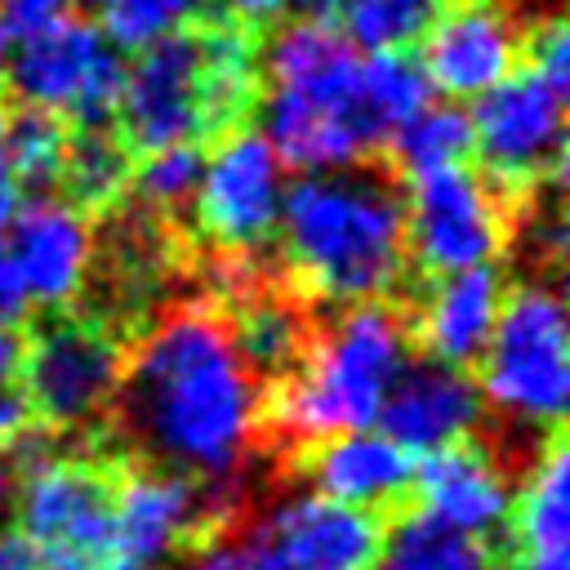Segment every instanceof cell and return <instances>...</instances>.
I'll return each mask as SVG.
<instances>
[{"label": "cell", "mask_w": 570, "mask_h": 570, "mask_svg": "<svg viewBox=\"0 0 570 570\" xmlns=\"http://www.w3.org/2000/svg\"><path fill=\"white\" fill-rule=\"evenodd\" d=\"M111 401L134 450L200 485L236 481L263 423L258 374L214 307L165 312L120 361Z\"/></svg>", "instance_id": "cell-1"}, {"label": "cell", "mask_w": 570, "mask_h": 570, "mask_svg": "<svg viewBox=\"0 0 570 570\" xmlns=\"http://www.w3.org/2000/svg\"><path fill=\"white\" fill-rule=\"evenodd\" d=\"M383 521L370 508L334 503L316 490L281 499L254 530L245 552L276 570H370L379 561Z\"/></svg>", "instance_id": "cell-12"}, {"label": "cell", "mask_w": 570, "mask_h": 570, "mask_svg": "<svg viewBox=\"0 0 570 570\" xmlns=\"http://www.w3.org/2000/svg\"><path fill=\"white\" fill-rule=\"evenodd\" d=\"M18 209V178L9 165V147H4V111H0V232L9 223V214Z\"/></svg>", "instance_id": "cell-36"}, {"label": "cell", "mask_w": 570, "mask_h": 570, "mask_svg": "<svg viewBox=\"0 0 570 570\" xmlns=\"http://www.w3.org/2000/svg\"><path fill=\"white\" fill-rule=\"evenodd\" d=\"M9 53H13V36L0 22V85H4V71H9Z\"/></svg>", "instance_id": "cell-40"}, {"label": "cell", "mask_w": 570, "mask_h": 570, "mask_svg": "<svg viewBox=\"0 0 570 570\" xmlns=\"http://www.w3.org/2000/svg\"><path fill=\"white\" fill-rule=\"evenodd\" d=\"M303 472L316 494L379 512L396 503L401 494H410L414 459L383 432L361 428V432H338V436L316 441L303 459Z\"/></svg>", "instance_id": "cell-18"}, {"label": "cell", "mask_w": 570, "mask_h": 570, "mask_svg": "<svg viewBox=\"0 0 570 570\" xmlns=\"http://www.w3.org/2000/svg\"><path fill=\"white\" fill-rule=\"evenodd\" d=\"M13 503V468H9V459H0V512Z\"/></svg>", "instance_id": "cell-39"}, {"label": "cell", "mask_w": 570, "mask_h": 570, "mask_svg": "<svg viewBox=\"0 0 570 570\" xmlns=\"http://www.w3.org/2000/svg\"><path fill=\"white\" fill-rule=\"evenodd\" d=\"M200 40V62H205V89H209V107L218 129L236 125L249 102H254V85H258V45L249 40V31L240 22H214L196 31Z\"/></svg>", "instance_id": "cell-24"}, {"label": "cell", "mask_w": 570, "mask_h": 570, "mask_svg": "<svg viewBox=\"0 0 570 570\" xmlns=\"http://www.w3.org/2000/svg\"><path fill=\"white\" fill-rule=\"evenodd\" d=\"M428 102H432V80L414 53L392 49L361 58V111L374 142H387L392 129H401Z\"/></svg>", "instance_id": "cell-23"}, {"label": "cell", "mask_w": 570, "mask_h": 570, "mask_svg": "<svg viewBox=\"0 0 570 570\" xmlns=\"http://www.w3.org/2000/svg\"><path fill=\"white\" fill-rule=\"evenodd\" d=\"M18 356H22L18 334H13V330H0V392L13 387V379H18Z\"/></svg>", "instance_id": "cell-37"}, {"label": "cell", "mask_w": 570, "mask_h": 570, "mask_svg": "<svg viewBox=\"0 0 570 570\" xmlns=\"http://www.w3.org/2000/svg\"><path fill=\"white\" fill-rule=\"evenodd\" d=\"M405 361V321L387 303H352L307 343L294 379L272 401V423L312 445L338 432L374 428Z\"/></svg>", "instance_id": "cell-3"}, {"label": "cell", "mask_w": 570, "mask_h": 570, "mask_svg": "<svg viewBox=\"0 0 570 570\" xmlns=\"http://www.w3.org/2000/svg\"><path fill=\"white\" fill-rule=\"evenodd\" d=\"M218 4H223V13H227L232 22H240V27L267 22V18H276V13L285 9V0H218Z\"/></svg>", "instance_id": "cell-35"}, {"label": "cell", "mask_w": 570, "mask_h": 570, "mask_svg": "<svg viewBox=\"0 0 570 570\" xmlns=\"http://www.w3.org/2000/svg\"><path fill=\"white\" fill-rule=\"evenodd\" d=\"M0 245L36 307H67L89 276L94 232L71 200L36 196L18 205L0 232Z\"/></svg>", "instance_id": "cell-14"}, {"label": "cell", "mask_w": 570, "mask_h": 570, "mask_svg": "<svg viewBox=\"0 0 570 570\" xmlns=\"http://www.w3.org/2000/svg\"><path fill=\"white\" fill-rule=\"evenodd\" d=\"M129 174H134V156H129L125 138H116L107 129H80L67 142L58 183L67 187L76 209H111L129 191Z\"/></svg>", "instance_id": "cell-25"}, {"label": "cell", "mask_w": 570, "mask_h": 570, "mask_svg": "<svg viewBox=\"0 0 570 570\" xmlns=\"http://www.w3.org/2000/svg\"><path fill=\"white\" fill-rule=\"evenodd\" d=\"M191 200L196 223L214 245L232 254L263 249L281 218L285 165L258 129H236L205 156Z\"/></svg>", "instance_id": "cell-11"}, {"label": "cell", "mask_w": 570, "mask_h": 570, "mask_svg": "<svg viewBox=\"0 0 570 570\" xmlns=\"http://www.w3.org/2000/svg\"><path fill=\"white\" fill-rule=\"evenodd\" d=\"M481 361V401L517 428H552L570 401V330L552 285H517L503 294Z\"/></svg>", "instance_id": "cell-4"}, {"label": "cell", "mask_w": 570, "mask_h": 570, "mask_svg": "<svg viewBox=\"0 0 570 570\" xmlns=\"http://www.w3.org/2000/svg\"><path fill=\"white\" fill-rule=\"evenodd\" d=\"M508 209L490 178L468 165L419 174L405 200V254L428 276L490 267L508 245Z\"/></svg>", "instance_id": "cell-8"}, {"label": "cell", "mask_w": 570, "mask_h": 570, "mask_svg": "<svg viewBox=\"0 0 570 570\" xmlns=\"http://www.w3.org/2000/svg\"><path fill=\"white\" fill-rule=\"evenodd\" d=\"M232 338H236L240 356L249 361V370L263 374V379L294 374L307 343H312L307 321L298 316V307L285 303V298H272V294H249L245 298V312L232 321Z\"/></svg>", "instance_id": "cell-22"}, {"label": "cell", "mask_w": 570, "mask_h": 570, "mask_svg": "<svg viewBox=\"0 0 570 570\" xmlns=\"http://www.w3.org/2000/svg\"><path fill=\"white\" fill-rule=\"evenodd\" d=\"M566 89L570 80H557L525 62L476 98V107L468 111L472 151L499 183H566Z\"/></svg>", "instance_id": "cell-6"}, {"label": "cell", "mask_w": 570, "mask_h": 570, "mask_svg": "<svg viewBox=\"0 0 570 570\" xmlns=\"http://www.w3.org/2000/svg\"><path fill=\"white\" fill-rule=\"evenodd\" d=\"M338 4H343V0H285V9H294V13L307 18V22H330V18L338 13Z\"/></svg>", "instance_id": "cell-38"}, {"label": "cell", "mask_w": 570, "mask_h": 570, "mask_svg": "<svg viewBox=\"0 0 570 570\" xmlns=\"http://www.w3.org/2000/svg\"><path fill=\"white\" fill-rule=\"evenodd\" d=\"M4 80L13 85L22 107L76 120L80 129H107L120 107L125 62L102 40L98 22L67 13L53 27L18 40Z\"/></svg>", "instance_id": "cell-5"}, {"label": "cell", "mask_w": 570, "mask_h": 570, "mask_svg": "<svg viewBox=\"0 0 570 570\" xmlns=\"http://www.w3.org/2000/svg\"><path fill=\"white\" fill-rule=\"evenodd\" d=\"M503 294H508V285L494 267H468V272L436 276V285L419 303L414 338L423 343V352L432 361L468 370L490 343Z\"/></svg>", "instance_id": "cell-19"}, {"label": "cell", "mask_w": 570, "mask_h": 570, "mask_svg": "<svg viewBox=\"0 0 570 570\" xmlns=\"http://www.w3.org/2000/svg\"><path fill=\"white\" fill-rule=\"evenodd\" d=\"M236 566H240V552L223 543H200L196 552H187L178 566H165V570H236Z\"/></svg>", "instance_id": "cell-34"}, {"label": "cell", "mask_w": 570, "mask_h": 570, "mask_svg": "<svg viewBox=\"0 0 570 570\" xmlns=\"http://www.w3.org/2000/svg\"><path fill=\"white\" fill-rule=\"evenodd\" d=\"M18 534L40 570H107L111 566V481L94 463L58 459L22 472L13 485Z\"/></svg>", "instance_id": "cell-7"}, {"label": "cell", "mask_w": 570, "mask_h": 570, "mask_svg": "<svg viewBox=\"0 0 570 570\" xmlns=\"http://www.w3.org/2000/svg\"><path fill=\"white\" fill-rule=\"evenodd\" d=\"M116 116L125 129V147H138V151L218 134L196 31L156 40L134 53V62L125 67V89H120Z\"/></svg>", "instance_id": "cell-10"}, {"label": "cell", "mask_w": 570, "mask_h": 570, "mask_svg": "<svg viewBox=\"0 0 570 570\" xmlns=\"http://www.w3.org/2000/svg\"><path fill=\"white\" fill-rule=\"evenodd\" d=\"M383 570H499V557L485 539L463 534L428 512H401L379 543Z\"/></svg>", "instance_id": "cell-21"}, {"label": "cell", "mask_w": 570, "mask_h": 570, "mask_svg": "<svg viewBox=\"0 0 570 570\" xmlns=\"http://www.w3.org/2000/svg\"><path fill=\"white\" fill-rule=\"evenodd\" d=\"M67 4L71 0H0V22L13 40H22V36L45 31L58 18H67Z\"/></svg>", "instance_id": "cell-31"}, {"label": "cell", "mask_w": 570, "mask_h": 570, "mask_svg": "<svg viewBox=\"0 0 570 570\" xmlns=\"http://www.w3.org/2000/svg\"><path fill=\"white\" fill-rule=\"evenodd\" d=\"M481 410H485L481 387L463 365L423 356V361H405V370L387 387L379 428L405 454H432L468 441L481 423Z\"/></svg>", "instance_id": "cell-15"}, {"label": "cell", "mask_w": 570, "mask_h": 570, "mask_svg": "<svg viewBox=\"0 0 570 570\" xmlns=\"http://www.w3.org/2000/svg\"><path fill=\"white\" fill-rule=\"evenodd\" d=\"M236 570H276L272 561H263V557H254V552H240V566Z\"/></svg>", "instance_id": "cell-41"}, {"label": "cell", "mask_w": 570, "mask_h": 570, "mask_svg": "<svg viewBox=\"0 0 570 570\" xmlns=\"http://www.w3.org/2000/svg\"><path fill=\"white\" fill-rule=\"evenodd\" d=\"M209 0H98V31L116 49H147L156 40L183 36L205 18Z\"/></svg>", "instance_id": "cell-29"}, {"label": "cell", "mask_w": 570, "mask_h": 570, "mask_svg": "<svg viewBox=\"0 0 570 570\" xmlns=\"http://www.w3.org/2000/svg\"><path fill=\"white\" fill-rule=\"evenodd\" d=\"M214 530L205 490L165 468L125 472L111 485V566L107 570H165L191 539Z\"/></svg>", "instance_id": "cell-13"}, {"label": "cell", "mask_w": 570, "mask_h": 570, "mask_svg": "<svg viewBox=\"0 0 570 570\" xmlns=\"http://www.w3.org/2000/svg\"><path fill=\"white\" fill-rule=\"evenodd\" d=\"M120 343L94 321H45L18 356L22 396L49 428L94 423L120 383Z\"/></svg>", "instance_id": "cell-9"}, {"label": "cell", "mask_w": 570, "mask_h": 570, "mask_svg": "<svg viewBox=\"0 0 570 570\" xmlns=\"http://www.w3.org/2000/svg\"><path fill=\"white\" fill-rule=\"evenodd\" d=\"M281 249L312 298L379 303L405 276V200L383 169L303 174L281 200Z\"/></svg>", "instance_id": "cell-2"}, {"label": "cell", "mask_w": 570, "mask_h": 570, "mask_svg": "<svg viewBox=\"0 0 570 570\" xmlns=\"http://www.w3.org/2000/svg\"><path fill=\"white\" fill-rule=\"evenodd\" d=\"M512 525V561L566 557L570 552V463L566 441L548 436L530 463V476L508 512Z\"/></svg>", "instance_id": "cell-20"}, {"label": "cell", "mask_w": 570, "mask_h": 570, "mask_svg": "<svg viewBox=\"0 0 570 570\" xmlns=\"http://www.w3.org/2000/svg\"><path fill=\"white\" fill-rule=\"evenodd\" d=\"M410 490L419 499V512L476 539H490L494 530H503L512 512V490L503 468L472 441L423 454V463H414Z\"/></svg>", "instance_id": "cell-17"}, {"label": "cell", "mask_w": 570, "mask_h": 570, "mask_svg": "<svg viewBox=\"0 0 570 570\" xmlns=\"http://www.w3.org/2000/svg\"><path fill=\"white\" fill-rule=\"evenodd\" d=\"M67 142H71L67 120H58L49 111L22 107V111L4 116V147H9L13 178H18V187H31L36 196H45L62 178Z\"/></svg>", "instance_id": "cell-28"}, {"label": "cell", "mask_w": 570, "mask_h": 570, "mask_svg": "<svg viewBox=\"0 0 570 570\" xmlns=\"http://www.w3.org/2000/svg\"><path fill=\"white\" fill-rule=\"evenodd\" d=\"M450 9V0H343L338 22L343 40L365 53H392L410 49L428 36V27Z\"/></svg>", "instance_id": "cell-26"}, {"label": "cell", "mask_w": 570, "mask_h": 570, "mask_svg": "<svg viewBox=\"0 0 570 570\" xmlns=\"http://www.w3.org/2000/svg\"><path fill=\"white\" fill-rule=\"evenodd\" d=\"M387 142H392V160L410 178H419L445 165H463V156H472V120L454 102H428L401 129H392Z\"/></svg>", "instance_id": "cell-27"}, {"label": "cell", "mask_w": 570, "mask_h": 570, "mask_svg": "<svg viewBox=\"0 0 570 570\" xmlns=\"http://www.w3.org/2000/svg\"><path fill=\"white\" fill-rule=\"evenodd\" d=\"M27 312H31L27 289H22L13 263H9V254H4V245H0V330H18V325L27 321Z\"/></svg>", "instance_id": "cell-33"}, {"label": "cell", "mask_w": 570, "mask_h": 570, "mask_svg": "<svg viewBox=\"0 0 570 570\" xmlns=\"http://www.w3.org/2000/svg\"><path fill=\"white\" fill-rule=\"evenodd\" d=\"M36 423H40V419H36L31 401L22 396V387H4V392H0V450H9V445H13L18 436H27Z\"/></svg>", "instance_id": "cell-32"}, {"label": "cell", "mask_w": 570, "mask_h": 570, "mask_svg": "<svg viewBox=\"0 0 570 570\" xmlns=\"http://www.w3.org/2000/svg\"><path fill=\"white\" fill-rule=\"evenodd\" d=\"M200 165H205V156H200L196 142L156 147V151H142V160L134 165L129 187H134V196H138L147 209L178 214V209L191 205V196H196Z\"/></svg>", "instance_id": "cell-30"}, {"label": "cell", "mask_w": 570, "mask_h": 570, "mask_svg": "<svg viewBox=\"0 0 570 570\" xmlns=\"http://www.w3.org/2000/svg\"><path fill=\"white\" fill-rule=\"evenodd\" d=\"M419 45H423L419 62L432 89L450 98H481L485 89H494L503 76L517 71V49H521L512 18L490 0H468L445 9Z\"/></svg>", "instance_id": "cell-16"}]
</instances>
